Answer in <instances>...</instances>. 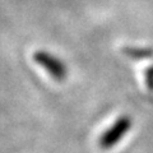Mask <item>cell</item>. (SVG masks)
Wrapping results in <instances>:
<instances>
[{
    "instance_id": "cell-3",
    "label": "cell",
    "mask_w": 153,
    "mask_h": 153,
    "mask_svg": "<svg viewBox=\"0 0 153 153\" xmlns=\"http://www.w3.org/2000/svg\"><path fill=\"white\" fill-rule=\"evenodd\" d=\"M124 52L134 59H147L153 56L152 49H144V47H125Z\"/></svg>"
},
{
    "instance_id": "cell-2",
    "label": "cell",
    "mask_w": 153,
    "mask_h": 153,
    "mask_svg": "<svg viewBox=\"0 0 153 153\" xmlns=\"http://www.w3.org/2000/svg\"><path fill=\"white\" fill-rule=\"evenodd\" d=\"M33 59H35L36 63L38 65H41L54 79H56V80H64L65 79L68 70H66L65 64L59 59V57H56L55 55H52L47 51L40 50V51L35 52Z\"/></svg>"
},
{
    "instance_id": "cell-1",
    "label": "cell",
    "mask_w": 153,
    "mask_h": 153,
    "mask_svg": "<svg viewBox=\"0 0 153 153\" xmlns=\"http://www.w3.org/2000/svg\"><path fill=\"white\" fill-rule=\"evenodd\" d=\"M131 125H133V121L129 116H120L100 137V139H98L100 148H102V149H110V148L115 147L126 135V133L130 130Z\"/></svg>"
},
{
    "instance_id": "cell-4",
    "label": "cell",
    "mask_w": 153,
    "mask_h": 153,
    "mask_svg": "<svg viewBox=\"0 0 153 153\" xmlns=\"http://www.w3.org/2000/svg\"><path fill=\"white\" fill-rule=\"evenodd\" d=\"M146 83L147 87L153 91V66H149L146 70Z\"/></svg>"
}]
</instances>
